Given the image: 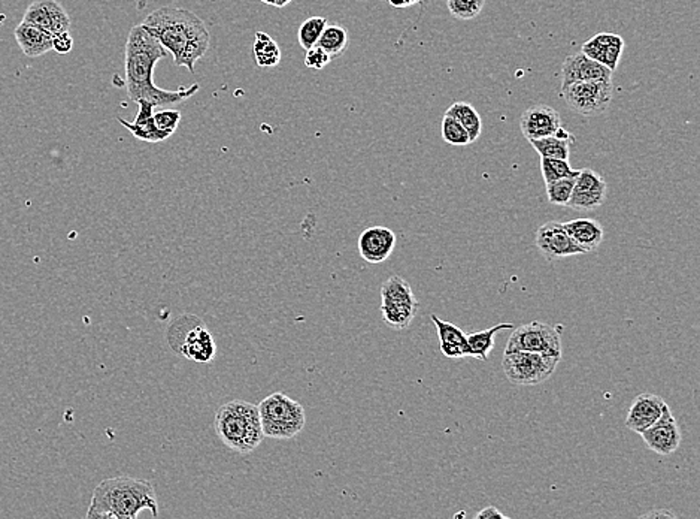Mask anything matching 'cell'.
<instances>
[{
  "label": "cell",
  "mask_w": 700,
  "mask_h": 519,
  "mask_svg": "<svg viewBox=\"0 0 700 519\" xmlns=\"http://www.w3.org/2000/svg\"><path fill=\"white\" fill-rule=\"evenodd\" d=\"M14 35H15L18 45L22 48L23 54L31 57V59L43 56L52 50V38L54 36L50 35L42 29H39V27L32 26L29 23H20L15 27Z\"/></svg>",
  "instance_id": "d6986e66"
},
{
  "label": "cell",
  "mask_w": 700,
  "mask_h": 519,
  "mask_svg": "<svg viewBox=\"0 0 700 519\" xmlns=\"http://www.w3.org/2000/svg\"><path fill=\"white\" fill-rule=\"evenodd\" d=\"M142 511L159 515L157 494L150 480L109 477L100 482L91 495L87 518L136 519Z\"/></svg>",
  "instance_id": "3957f363"
},
{
  "label": "cell",
  "mask_w": 700,
  "mask_h": 519,
  "mask_svg": "<svg viewBox=\"0 0 700 519\" xmlns=\"http://www.w3.org/2000/svg\"><path fill=\"white\" fill-rule=\"evenodd\" d=\"M153 118H154V125L157 126V129L168 135L169 138H171L173 132L178 129V125H180L181 113L176 111V109H163V111L153 114Z\"/></svg>",
  "instance_id": "e575fe53"
},
{
  "label": "cell",
  "mask_w": 700,
  "mask_h": 519,
  "mask_svg": "<svg viewBox=\"0 0 700 519\" xmlns=\"http://www.w3.org/2000/svg\"><path fill=\"white\" fill-rule=\"evenodd\" d=\"M509 352H537L562 358V335L555 326L533 320L512 331L505 347V354Z\"/></svg>",
  "instance_id": "9c48e42d"
},
{
  "label": "cell",
  "mask_w": 700,
  "mask_h": 519,
  "mask_svg": "<svg viewBox=\"0 0 700 519\" xmlns=\"http://www.w3.org/2000/svg\"><path fill=\"white\" fill-rule=\"evenodd\" d=\"M606 201V183L593 169H580L567 207L589 212L602 207Z\"/></svg>",
  "instance_id": "4fadbf2b"
},
{
  "label": "cell",
  "mask_w": 700,
  "mask_h": 519,
  "mask_svg": "<svg viewBox=\"0 0 700 519\" xmlns=\"http://www.w3.org/2000/svg\"><path fill=\"white\" fill-rule=\"evenodd\" d=\"M666 401L656 394H640L633 400L629 409L626 427L633 433H644L645 429L658 422L665 409Z\"/></svg>",
  "instance_id": "e0dca14e"
},
{
  "label": "cell",
  "mask_w": 700,
  "mask_h": 519,
  "mask_svg": "<svg viewBox=\"0 0 700 519\" xmlns=\"http://www.w3.org/2000/svg\"><path fill=\"white\" fill-rule=\"evenodd\" d=\"M576 175L560 178V180H555V182L550 183V184H546L548 201L551 203H555V205L567 207V203L571 200L572 191H574V186H575Z\"/></svg>",
  "instance_id": "4dcf8cb0"
},
{
  "label": "cell",
  "mask_w": 700,
  "mask_h": 519,
  "mask_svg": "<svg viewBox=\"0 0 700 519\" xmlns=\"http://www.w3.org/2000/svg\"><path fill=\"white\" fill-rule=\"evenodd\" d=\"M537 250L546 260H559L576 255H587L584 249H581L571 235L567 234L566 228L559 222H548L542 225L537 232Z\"/></svg>",
  "instance_id": "30bf717a"
},
{
  "label": "cell",
  "mask_w": 700,
  "mask_h": 519,
  "mask_svg": "<svg viewBox=\"0 0 700 519\" xmlns=\"http://www.w3.org/2000/svg\"><path fill=\"white\" fill-rule=\"evenodd\" d=\"M396 247V234L386 226H372L359 237V253L369 264H381Z\"/></svg>",
  "instance_id": "5bb4252c"
},
{
  "label": "cell",
  "mask_w": 700,
  "mask_h": 519,
  "mask_svg": "<svg viewBox=\"0 0 700 519\" xmlns=\"http://www.w3.org/2000/svg\"><path fill=\"white\" fill-rule=\"evenodd\" d=\"M260 2L266 5H272V6H275L276 5V0H260Z\"/></svg>",
  "instance_id": "7bdbcfd3"
},
{
  "label": "cell",
  "mask_w": 700,
  "mask_h": 519,
  "mask_svg": "<svg viewBox=\"0 0 700 519\" xmlns=\"http://www.w3.org/2000/svg\"><path fill=\"white\" fill-rule=\"evenodd\" d=\"M214 429L219 440L238 454H251L257 449L265 434L258 407L244 400H232L215 413Z\"/></svg>",
  "instance_id": "277c9868"
},
{
  "label": "cell",
  "mask_w": 700,
  "mask_h": 519,
  "mask_svg": "<svg viewBox=\"0 0 700 519\" xmlns=\"http://www.w3.org/2000/svg\"><path fill=\"white\" fill-rule=\"evenodd\" d=\"M318 47L329 54L331 61L342 56L345 48L349 45V33L344 27L338 24H327L317 42Z\"/></svg>",
  "instance_id": "4316f807"
},
{
  "label": "cell",
  "mask_w": 700,
  "mask_h": 519,
  "mask_svg": "<svg viewBox=\"0 0 700 519\" xmlns=\"http://www.w3.org/2000/svg\"><path fill=\"white\" fill-rule=\"evenodd\" d=\"M656 516H674L670 512L666 511H658V512H649V514H647V515H644V518H656Z\"/></svg>",
  "instance_id": "60d3db41"
},
{
  "label": "cell",
  "mask_w": 700,
  "mask_h": 519,
  "mask_svg": "<svg viewBox=\"0 0 700 519\" xmlns=\"http://www.w3.org/2000/svg\"><path fill=\"white\" fill-rule=\"evenodd\" d=\"M331 59L324 50L314 45V47L306 50L305 66L310 70L322 71L331 63Z\"/></svg>",
  "instance_id": "d590c367"
},
{
  "label": "cell",
  "mask_w": 700,
  "mask_h": 519,
  "mask_svg": "<svg viewBox=\"0 0 700 519\" xmlns=\"http://www.w3.org/2000/svg\"><path fill=\"white\" fill-rule=\"evenodd\" d=\"M562 126L560 114L546 104L533 105L526 109L520 118L521 132L526 138L539 139L555 135Z\"/></svg>",
  "instance_id": "2e32d148"
},
{
  "label": "cell",
  "mask_w": 700,
  "mask_h": 519,
  "mask_svg": "<svg viewBox=\"0 0 700 519\" xmlns=\"http://www.w3.org/2000/svg\"><path fill=\"white\" fill-rule=\"evenodd\" d=\"M478 519H490V518H503L507 519V515H503L502 512L499 511L498 507L489 506L486 509H482L477 515Z\"/></svg>",
  "instance_id": "f35d334b"
},
{
  "label": "cell",
  "mask_w": 700,
  "mask_h": 519,
  "mask_svg": "<svg viewBox=\"0 0 700 519\" xmlns=\"http://www.w3.org/2000/svg\"><path fill=\"white\" fill-rule=\"evenodd\" d=\"M257 407L265 438L287 440L305 429V409L283 392L269 395Z\"/></svg>",
  "instance_id": "8992f818"
},
{
  "label": "cell",
  "mask_w": 700,
  "mask_h": 519,
  "mask_svg": "<svg viewBox=\"0 0 700 519\" xmlns=\"http://www.w3.org/2000/svg\"><path fill=\"white\" fill-rule=\"evenodd\" d=\"M450 13L459 20H473L481 13L486 0H447Z\"/></svg>",
  "instance_id": "836d02e7"
},
{
  "label": "cell",
  "mask_w": 700,
  "mask_h": 519,
  "mask_svg": "<svg viewBox=\"0 0 700 519\" xmlns=\"http://www.w3.org/2000/svg\"><path fill=\"white\" fill-rule=\"evenodd\" d=\"M563 98L574 111L584 118H596L610 109L614 86L612 80L574 82L562 90Z\"/></svg>",
  "instance_id": "ba28073f"
},
{
  "label": "cell",
  "mask_w": 700,
  "mask_h": 519,
  "mask_svg": "<svg viewBox=\"0 0 700 519\" xmlns=\"http://www.w3.org/2000/svg\"><path fill=\"white\" fill-rule=\"evenodd\" d=\"M166 52L176 66L194 74V65L210 50V35L207 24L187 9L163 6L155 9L141 24Z\"/></svg>",
  "instance_id": "7a4b0ae2"
},
{
  "label": "cell",
  "mask_w": 700,
  "mask_h": 519,
  "mask_svg": "<svg viewBox=\"0 0 700 519\" xmlns=\"http://www.w3.org/2000/svg\"><path fill=\"white\" fill-rule=\"evenodd\" d=\"M23 22L39 27L52 36L61 35L70 29V14L57 0H33L23 15Z\"/></svg>",
  "instance_id": "8fae6325"
},
{
  "label": "cell",
  "mask_w": 700,
  "mask_h": 519,
  "mask_svg": "<svg viewBox=\"0 0 700 519\" xmlns=\"http://www.w3.org/2000/svg\"><path fill=\"white\" fill-rule=\"evenodd\" d=\"M441 132H443V141L450 146H454V147H464V146L471 144L466 129L460 125L459 121L450 118V116H443Z\"/></svg>",
  "instance_id": "1f68e13d"
},
{
  "label": "cell",
  "mask_w": 700,
  "mask_h": 519,
  "mask_svg": "<svg viewBox=\"0 0 700 519\" xmlns=\"http://www.w3.org/2000/svg\"><path fill=\"white\" fill-rule=\"evenodd\" d=\"M542 178L546 184L560 180V178L574 177L580 169H574L566 159H550L541 157Z\"/></svg>",
  "instance_id": "f1b7e54d"
},
{
  "label": "cell",
  "mask_w": 700,
  "mask_h": 519,
  "mask_svg": "<svg viewBox=\"0 0 700 519\" xmlns=\"http://www.w3.org/2000/svg\"><path fill=\"white\" fill-rule=\"evenodd\" d=\"M420 0H388V4L393 6V8H408V6H413V5L418 4Z\"/></svg>",
  "instance_id": "ab89813d"
},
{
  "label": "cell",
  "mask_w": 700,
  "mask_h": 519,
  "mask_svg": "<svg viewBox=\"0 0 700 519\" xmlns=\"http://www.w3.org/2000/svg\"><path fill=\"white\" fill-rule=\"evenodd\" d=\"M168 56V52L160 45L144 27L135 26L126 42L125 68L126 89L129 99L135 104L146 102L153 107L180 104L199 91V84L181 87L180 90H163L153 81L155 65Z\"/></svg>",
  "instance_id": "6da1fadb"
},
{
  "label": "cell",
  "mask_w": 700,
  "mask_h": 519,
  "mask_svg": "<svg viewBox=\"0 0 700 519\" xmlns=\"http://www.w3.org/2000/svg\"><path fill=\"white\" fill-rule=\"evenodd\" d=\"M253 59L258 68H275L280 65L281 50L276 41L266 32H256L253 43Z\"/></svg>",
  "instance_id": "603a6c76"
},
{
  "label": "cell",
  "mask_w": 700,
  "mask_h": 519,
  "mask_svg": "<svg viewBox=\"0 0 700 519\" xmlns=\"http://www.w3.org/2000/svg\"><path fill=\"white\" fill-rule=\"evenodd\" d=\"M168 344L176 355L199 363H208L215 358L217 344L207 325L194 315H182L169 325L166 331Z\"/></svg>",
  "instance_id": "5b68a950"
},
{
  "label": "cell",
  "mask_w": 700,
  "mask_h": 519,
  "mask_svg": "<svg viewBox=\"0 0 700 519\" xmlns=\"http://www.w3.org/2000/svg\"><path fill=\"white\" fill-rule=\"evenodd\" d=\"M560 361V356L537 352H509L503 355L502 368L514 385L535 386L548 381Z\"/></svg>",
  "instance_id": "52a82bcc"
},
{
  "label": "cell",
  "mask_w": 700,
  "mask_h": 519,
  "mask_svg": "<svg viewBox=\"0 0 700 519\" xmlns=\"http://www.w3.org/2000/svg\"><path fill=\"white\" fill-rule=\"evenodd\" d=\"M572 143H575L574 134L566 138H559L555 135H550V137H544V138L530 139V144L537 150V155L541 157H550V159H569Z\"/></svg>",
  "instance_id": "484cf974"
},
{
  "label": "cell",
  "mask_w": 700,
  "mask_h": 519,
  "mask_svg": "<svg viewBox=\"0 0 700 519\" xmlns=\"http://www.w3.org/2000/svg\"><path fill=\"white\" fill-rule=\"evenodd\" d=\"M445 116L455 118L459 121L460 125L463 126L466 132H468L471 144L475 143L482 132V120L478 114L477 109H473L472 105L468 102H454V104L447 109Z\"/></svg>",
  "instance_id": "cb8c5ba5"
},
{
  "label": "cell",
  "mask_w": 700,
  "mask_h": 519,
  "mask_svg": "<svg viewBox=\"0 0 700 519\" xmlns=\"http://www.w3.org/2000/svg\"><path fill=\"white\" fill-rule=\"evenodd\" d=\"M624 40L615 33H597L593 38L585 41L581 52L590 59L606 66L611 72L619 68L620 59L623 54Z\"/></svg>",
  "instance_id": "ac0fdd59"
},
{
  "label": "cell",
  "mask_w": 700,
  "mask_h": 519,
  "mask_svg": "<svg viewBox=\"0 0 700 519\" xmlns=\"http://www.w3.org/2000/svg\"><path fill=\"white\" fill-rule=\"evenodd\" d=\"M73 48V38L70 32L61 33V35L52 38V50H56L59 54H68Z\"/></svg>",
  "instance_id": "74e56055"
},
{
  "label": "cell",
  "mask_w": 700,
  "mask_h": 519,
  "mask_svg": "<svg viewBox=\"0 0 700 519\" xmlns=\"http://www.w3.org/2000/svg\"><path fill=\"white\" fill-rule=\"evenodd\" d=\"M326 18L324 17H311L306 20L305 23H302V26L299 27V33H297V40L301 43L302 48L310 50V48L317 45L320 36H322L324 27L327 26Z\"/></svg>",
  "instance_id": "f546056e"
},
{
  "label": "cell",
  "mask_w": 700,
  "mask_h": 519,
  "mask_svg": "<svg viewBox=\"0 0 700 519\" xmlns=\"http://www.w3.org/2000/svg\"><path fill=\"white\" fill-rule=\"evenodd\" d=\"M418 312V303H408L399 299H381L383 320L393 329L408 328Z\"/></svg>",
  "instance_id": "7402d4cb"
},
{
  "label": "cell",
  "mask_w": 700,
  "mask_h": 519,
  "mask_svg": "<svg viewBox=\"0 0 700 519\" xmlns=\"http://www.w3.org/2000/svg\"><path fill=\"white\" fill-rule=\"evenodd\" d=\"M441 352L450 360H460L471 356L469 344H441Z\"/></svg>",
  "instance_id": "8d00e7d4"
},
{
  "label": "cell",
  "mask_w": 700,
  "mask_h": 519,
  "mask_svg": "<svg viewBox=\"0 0 700 519\" xmlns=\"http://www.w3.org/2000/svg\"><path fill=\"white\" fill-rule=\"evenodd\" d=\"M640 438L649 449L656 454L663 455V457L672 455L678 450L683 436H681L678 422L675 420L667 404L663 409L658 422L645 429L644 433H640Z\"/></svg>",
  "instance_id": "7c38bea8"
},
{
  "label": "cell",
  "mask_w": 700,
  "mask_h": 519,
  "mask_svg": "<svg viewBox=\"0 0 700 519\" xmlns=\"http://www.w3.org/2000/svg\"><path fill=\"white\" fill-rule=\"evenodd\" d=\"M381 299H399L408 303H418L411 285L399 276H393L384 281L381 286Z\"/></svg>",
  "instance_id": "83f0119b"
},
{
  "label": "cell",
  "mask_w": 700,
  "mask_h": 519,
  "mask_svg": "<svg viewBox=\"0 0 700 519\" xmlns=\"http://www.w3.org/2000/svg\"><path fill=\"white\" fill-rule=\"evenodd\" d=\"M139 113L134 121H127L125 118H118L121 125L126 129L130 130L135 138L145 141V143H162L169 138L168 135L160 132L157 126L154 125V107L146 102H138Z\"/></svg>",
  "instance_id": "ffe728a7"
},
{
  "label": "cell",
  "mask_w": 700,
  "mask_h": 519,
  "mask_svg": "<svg viewBox=\"0 0 700 519\" xmlns=\"http://www.w3.org/2000/svg\"><path fill=\"white\" fill-rule=\"evenodd\" d=\"M432 322L438 329L441 344H468V334H464L459 326L439 319L436 315H432Z\"/></svg>",
  "instance_id": "d6a6232c"
},
{
  "label": "cell",
  "mask_w": 700,
  "mask_h": 519,
  "mask_svg": "<svg viewBox=\"0 0 700 519\" xmlns=\"http://www.w3.org/2000/svg\"><path fill=\"white\" fill-rule=\"evenodd\" d=\"M612 72L599 61L590 59L584 52H575L566 57L562 66V90L574 82L611 80Z\"/></svg>",
  "instance_id": "9a60e30c"
},
{
  "label": "cell",
  "mask_w": 700,
  "mask_h": 519,
  "mask_svg": "<svg viewBox=\"0 0 700 519\" xmlns=\"http://www.w3.org/2000/svg\"><path fill=\"white\" fill-rule=\"evenodd\" d=\"M571 239L584 249L585 253L596 250L605 237V231L594 219H574L563 223Z\"/></svg>",
  "instance_id": "44dd1931"
},
{
  "label": "cell",
  "mask_w": 700,
  "mask_h": 519,
  "mask_svg": "<svg viewBox=\"0 0 700 519\" xmlns=\"http://www.w3.org/2000/svg\"><path fill=\"white\" fill-rule=\"evenodd\" d=\"M514 328L512 324H498L491 328L478 331V333L469 334L468 344L471 356L477 360L487 361L490 352L494 347V335L503 329Z\"/></svg>",
  "instance_id": "d4e9b609"
},
{
  "label": "cell",
  "mask_w": 700,
  "mask_h": 519,
  "mask_svg": "<svg viewBox=\"0 0 700 519\" xmlns=\"http://www.w3.org/2000/svg\"><path fill=\"white\" fill-rule=\"evenodd\" d=\"M290 2H293V0H276V8H284V6H287Z\"/></svg>",
  "instance_id": "b9f144b4"
}]
</instances>
